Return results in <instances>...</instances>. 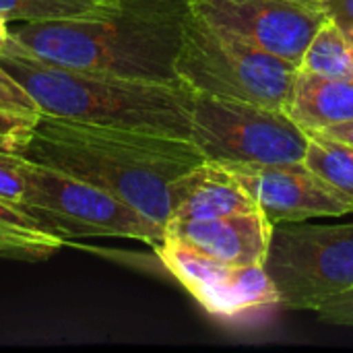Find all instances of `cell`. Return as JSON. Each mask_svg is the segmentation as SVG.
I'll use <instances>...</instances> for the list:
<instances>
[{
    "label": "cell",
    "mask_w": 353,
    "mask_h": 353,
    "mask_svg": "<svg viewBox=\"0 0 353 353\" xmlns=\"http://www.w3.org/2000/svg\"><path fill=\"white\" fill-rule=\"evenodd\" d=\"M12 151L116 194L163 228L172 219L174 182L205 161L190 139L48 114L33 120Z\"/></svg>",
    "instance_id": "1"
},
{
    "label": "cell",
    "mask_w": 353,
    "mask_h": 353,
    "mask_svg": "<svg viewBox=\"0 0 353 353\" xmlns=\"http://www.w3.org/2000/svg\"><path fill=\"white\" fill-rule=\"evenodd\" d=\"M188 14L190 0H116L91 19L19 23L8 41L81 72L182 85L176 60Z\"/></svg>",
    "instance_id": "2"
},
{
    "label": "cell",
    "mask_w": 353,
    "mask_h": 353,
    "mask_svg": "<svg viewBox=\"0 0 353 353\" xmlns=\"http://www.w3.org/2000/svg\"><path fill=\"white\" fill-rule=\"evenodd\" d=\"M0 66L33 95L41 114L190 139L192 91L184 85L81 72L43 62L10 41L0 52Z\"/></svg>",
    "instance_id": "3"
},
{
    "label": "cell",
    "mask_w": 353,
    "mask_h": 353,
    "mask_svg": "<svg viewBox=\"0 0 353 353\" xmlns=\"http://www.w3.org/2000/svg\"><path fill=\"white\" fill-rule=\"evenodd\" d=\"M298 66L192 12L186 19L176 72L192 93L244 99L261 105H290Z\"/></svg>",
    "instance_id": "4"
},
{
    "label": "cell",
    "mask_w": 353,
    "mask_h": 353,
    "mask_svg": "<svg viewBox=\"0 0 353 353\" xmlns=\"http://www.w3.org/2000/svg\"><path fill=\"white\" fill-rule=\"evenodd\" d=\"M23 157V155H21ZM25 192L17 203L60 238H126L157 246L165 228L116 194L66 172L23 157Z\"/></svg>",
    "instance_id": "5"
},
{
    "label": "cell",
    "mask_w": 353,
    "mask_h": 353,
    "mask_svg": "<svg viewBox=\"0 0 353 353\" xmlns=\"http://www.w3.org/2000/svg\"><path fill=\"white\" fill-rule=\"evenodd\" d=\"M190 141L205 161L228 168L304 161L308 149L288 110L205 93H192Z\"/></svg>",
    "instance_id": "6"
},
{
    "label": "cell",
    "mask_w": 353,
    "mask_h": 353,
    "mask_svg": "<svg viewBox=\"0 0 353 353\" xmlns=\"http://www.w3.org/2000/svg\"><path fill=\"white\" fill-rule=\"evenodd\" d=\"M265 269L281 308L316 312L353 290V221L275 225Z\"/></svg>",
    "instance_id": "7"
},
{
    "label": "cell",
    "mask_w": 353,
    "mask_h": 353,
    "mask_svg": "<svg viewBox=\"0 0 353 353\" xmlns=\"http://www.w3.org/2000/svg\"><path fill=\"white\" fill-rule=\"evenodd\" d=\"M194 14L300 68L304 52L327 21L302 0H190Z\"/></svg>",
    "instance_id": "8"
},
{
    "label": "cell",
    "mask_w": 353,
    "mask_h": 353,
    "mask_svg": "<svg viewBox=\"0 0 353 353\" xmlns=\"http://www.w3.org/2000/svg\"><path fill=\"white\" fill-rule=\"evenodd\" d=\"M230 170L273 228L353 213L352 199L312 172L304 161L236 165Z\"/></svg>",
    "instance_id": "9"
},
{
    "label": "cell",
    "mask_w": 353,
    "mask_h": 353,
    "mask_svg": "<svg viewBox=\"0 0 353 353\" xmlns=\"http://www.w3.org/2000/svg\"><path fill=\"white\" fill-rule=\"evenodd\" d=\"M165 232L186 240L219 263L265 265L273 225L254 209L215 219L170 221Z\"/></svg>",
    "instance_id": "10"
},
{
    "label": "cell",
    "mask_w": 353,
    "mask_h": 353,
    "mask_svg": "<svg viewBox=\"0 0 353 353\" xmlns=\"http://www.w3.org/2000/svg\"><path fill=\"white\" fill-rule=\"evenodd\" d=\"M259 209L234 172L225 165L203 161L172 186V219H215Z\"/></svg>",
    "instance_id": "11"
},
{
    "label": "cell",
    "mask_w": 353,
    "mask_h": 353,
    "mask_svg": "<svg viewBox=\"0 0 353 353\" xmlns=\"http://www.w3.org/2000/svg\"><path fill=\"white\" fill-rule=\"evenodd\" d=\"M288 114L306 132L353 120V83L298 70Z\"/></svg>",
    "instance_id": "12"
},
{
    "label": "cell",
    "mask_w": 353,
    "mask_h": 353,
    "mask_svg": "<svg viewBox=\"0 0 353 353\" xmlns=\"http://www.w3.org/2000/svg\"><path fill=\"white\" fill-rule=\"evenodd\" d=\"M64 244V238L43 230L17 203L0 199V256L46 261Z\"/></svg>",
    "instance_id": "13"
},
{
    "label": "cell",
    "mask_w": 353,
    "mask_h": 353,
    "mask_svg": "<svg viewBox=\"0 0 353 353\" xmlns=\"http://www.w3.org/2000/svg\"><path fill=\"white\" fill-rule=\"evenodd\" d=\"M300 70L353 83L352 37L327 19L304 52Z\"/></svg>",
    "instance_id": "14"
},
{
    "label": "cell",
    "mask_w": 353,
    "mask_h": 353,
    "mask_svg": "<svg viewBox=\"0 0 353 353\" xmlns=\"http://www.w3.org/2000/svg\"><path fill=\"white\" fill-rule=\"evenodd\" d=\"M114 4L116 0H0V14L8 23H50L99 17Z\"/></svg>",
    "instance_id": "15"
},
{
    "label": "cell",
    "mask_w": 353,
    "mask_h": 353,
    "mask_svg": "<svg viewBox=\"0 0 353 353\" xmlns=\"http://www.w3.org/2000/svg\"><path fill=\"white\" fill-rule=\"evenodd\" d=\"M304 163L353 201V145L323 132H308Z\"/></svg>",
    "instance_id": "16"
},
{
    "label": "cell",
    "mask_w": 353,
    "mask_h": 353,
    "mask_svg": "<svg viewBox=\"0 0 353 353\" xmlns=\"http://www.w3.org/2000/svg\"><path fill=\"white\" fill-rule=\"evenodd\" d=\"M0 114L35 120L41 116V108L33 99V95L0 66Z\"/></svg>",
    "instance_id": "17"
},
{
    "label": "cell",
    "mask_w": 353,
    "mask_h": 353,
    "mask_svg": "<svg viewBox=\"0 0 353 353\" xmlns=\"http://www.w3.org/2000/svg\"><path fill=\"white\" fill-rule=\"evenodd\" d=\"M23 157L12 149L0 147V199L21 203L25 192V182L21 174Z\"/></svg>",
    "instance_id": "18"
},
{
    "label": "cell",
    "mask_w": 353,
    "mask_h": 353,
    "mask_svg": "<svg viewBox=\"0 0 353 353\" xmlns=\"http://www.w3.org/2000/svg\"><path fill=\"white\" fill-rule=\"evenodd\" d=\"M319 319L327 325L337 327H352L353 329V290L347 294L337 296L335 300L327 302L323 308L316 310Z\"/></svg>",
    "instance_id": "19"
},
{
    "label": "cell",
    "mask_w": 353,
    "mask_h": 353,
    "mask_svg": "<svg viewBox=\"0 0 353 353\" xmlns=\"http://www.w3.org/2000/svg\"><path fill=\"white\" fill-rule=\"evenodd\" d=\"M319 8L329 21H333L343 33H353V0H321Z\"/></svg>",
    "instance_id": "20"
},
{
    "label": "cell",
    "mask_w": 353,
    "mask_h": 353,
    "mask_svg": "<svg viewBox=\"0 0 353 353\" xmlns=\"http://www.w3.org/2000/svg\"><path fill=\"white\" fill-rule=\"evenodd\" d=\"M31 124H33V120L0 114V147L12 149L25 137V132L29 130Z\"/></svg>",
    "instance_id": "21"
},
{
    "label": "cell",
    "mask_w": 353,
    "mask_h": 353,
    "mask_svg": "<svg viewBox=\"0 0 353 353\" xmlns=\"http://www.w3.org/2000/svg\"><path fill=\"white\" fill-rule=\"evenodd\" d=\"M331 139H337L341 143H347V145H353V120L350 122H343V124H335L331 128H325V130H319Z\"/></svg>",
    "instance_id": "22"
},
{
    "label": "cell",
    "mask_w": 353,
    "mask_h": 353,
    "mask_svg": "<svg viewBox=\"0 0 353 353\" xmlns=\"http://www.w3.org/2000/svg\"><path fill=\"white\" fill-rule=\"evenodd\" d=\"M10 39V29H8V21L0 14V52L4 50V46Z\"/></svg>",
    "instance_id": "23"
},
{
    "label": "cell",
    "mask_w": 353,
    "mask_h": 353,
    "mask_svg": "<svg viewBox=\"0 0 353 353\" xmlns=\"http://www.w3.org/2000/svg\"><path fill=\"white\" fill-rule=\"evenodd\" d=\"M302 2H308V4H319L321 0H302Z\"/></svg>",
    "instance_id": "24"
},
{
    "label": "cell",
    "mask_w": 353,
    "mask_h": 353,
    "mask_svg": "<svg viewBox=\"0 0 353 353\" xmlns=\"http://www.w3.org/2000/svg\"><path fill=\"white\" fill-rule=\"evenodd\" d=\"M350 37H352V41H353V33H352V35H350Z\"/></svg>",
    "instance_id": "25"
}]
</instances>
